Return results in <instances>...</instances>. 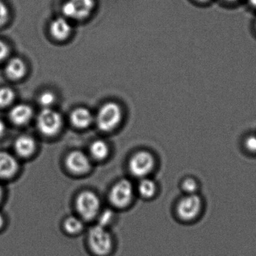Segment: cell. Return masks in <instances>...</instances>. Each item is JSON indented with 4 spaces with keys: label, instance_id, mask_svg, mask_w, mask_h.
<instances>
[{
    "label": "cell",
    "instance_id": "cell-1",
    "mask_svg": "<svg viewBox=\"0 0 256 256\" xmlns=\"http://www.w3.org/2000/svg\"><path fill=\"white\" fill-rule=\"evenodd\" d=\"M88 241L92 251L98 256H106L112 250V236L104 226L98 224L92 228L89 232Z\"/></svg>",
    "mask_w": 256,
    "mask_h": 256
},
{
    "label": "cell",
    "instance_id": "cell-2",
    "mask_svg": "<svg viewBox=\"0 0 256 256\" xmlns=\"http://www.w3.org/2000/svg\"><path fill=\"white\" fill-rule=\"evenodd\" d=\"M121 118L122 112L120 106L116 103H107L98 110L96 118L97 126L102 131H112L120 122Z\"/></svg>",
    "mask_w": 256,
    "mask_h": 256
},
{
    "label": "cell",
    "instance_id": "cell-3",
    "mask_svg": "<svg viewBox=\"0 0 256 256\" xmlns=\"http://www.w3.org/2000/svg\"><path fill=\"white\" fill-rule=\"evenodd\" d=\"M100 200L95 193L84 191L76 199V209L82 218L90 220L100 212Z\"/></svg>",
    "mask_w": 256,
    "mask_h": 256
},
{
    "label": "cell",
    "instance_id": "cell-4",
    "mask_svg": "<svg viewBox=\"0 0 256 256\" xmlns=\"http://www.w3.org/2000/svg\"><path fill=\"white\" fill-rule=\"evenodd\" d=\"M202 209V198L198 194H188L180 200L176 208L178 216L182 221H192Z\"/></svg>",
    "mask_w": 256,
    "mask_h": 256
},
{
    "label": "cell",
    "instance_id": "cell-5",
    "mask_svg": "<svg viewBox=\"0 0 256 256\" xmlns=\"http://www.w3.org/2000/svg\"><path fill=\"white\" fill-rule=\"evenodd\" d=\"M38 130L47 136L58 134L62 125L60 114L50 108H46L40 114L37 120Z\"/></svg>",
    "mask_w": 256,
    "mask_h": 256
},
{
    "label": "cell",
    "instance_id": "cell-6",
    "mask_svg": "<svg viewBox=\"0 0 256 256\" xmlns=\"http://www.w3.org/2000/svg\"><path fill=\"white\" fill-rule=\"evenodd\" d=\"M154 166L155 160L152 154L146 151H140L132 157L128 168L133 176L142 178L150 174Z\"/></svg>",
    "mask_w": 256,
    "mask_h": 256
},
{
    "label": "cell",
    "instance_id": "cell-7",
    "mask_svg": "<svg viewBox=\"0 0 256 256\" xmlns=\"http://www.w3.org/2000/svg\"><path fill=\"white\" fill-rule=\"evenodd\" d=\"M94 6V0H68L62 6V10L66 17L83 20L90 16Z\"/></svg>",
    "mask_w": 256,
    "mask_h": 256
},
{
    "label": "cell",
    "instance_id": "cell-8",
    "mask_svg": "<svg viewBox=\"0 0 256 256\" xmlns=\"http://www.w3.org/2000/svg\"><path fill=\"white\" fill-rule=\"evenodd\" d=\"M132 197L133 186L131 182L127 180H122L114 186L109 198L114 206L124 208L131 202Z\"/></svg>",
    "mask_w": 256,
    "mask_h": 256
},
{
    "label": "cell",
    "instance_id": "cell-9",
    "mask_svg": "<svg viewBox=\"0 0 256 256\" xmlns=\"http://www.w3.org/2000/svg\"><path fill=\"white\" fill-rule=\"evenodd\" d=\"M66 164L70 172L78 174L86 173L90 168L89 158L80 151L70 152L66 160Z\"/></svg>",
    "mask_w": 256,
    "mask_h": 256
},
{
    "label": "cell",
    "instance_id": "cell-10",
    "mask_svg": "<svg viewBox=\"0 0 256 256\" xmlns=\"http://www.w3.org/2000/svg\"><path fill=\"white\" fill-rule=\"evenodd\" d=\"M18 168L17 160L8 152H0V178L8 179L16 174Z\"/></svg>",
    "mask_w": 256,
    "mask_h": 256
},
{
    "label": "cell",
    "instance_id": "cell-11",
    "mask_svg": "<svg viewBox=\"0 0 256 256\" xmlns=\"http://www.w3.org/2000/svg\"><path fill=\"white\" fill-rule=\"evenodd\" d=\"M32 116V110L26 104H18L12 109L10 119L16 125H24L28 124Z\"/></svg>",
    "mask_w": 256,
    "mask_h": 256
},
{
    "label": "cell",
    "instance_id": "cell-12",
    "mask_svg": "<svg viewBox=\"0 0 256 256\" xmlns=\"http://www.w3.org/2000/svg\"><path fill=\"white\" fill-rule=\"evenodd\" d=\"M50 34L56 40H66L71 34L72 28L68 22L62 18H59L54 20L50 24Z\"/></svg>",
    "mask_w": 256,
    "mask_h": 256
},
{
    "label": "cell",
    "instance_id": "cell-13",
    "mask_svg": "<svg viewBox=\"0 0 256 256\" xmlns=\"http://www.w3.org/2000/svg\"><path fill=\"white\" fill-rule=\"evenodd\" d=\"M14 148L19 156L22 157H28L34 154L36 149V142L30 136H20L16 140Z\"/></svg>",
    "mask_w": 256,
    "mask_h": 256
},
{
    "label": "cell",
    "instance_id": "cell-14",
    "mask_svg": "<svg viewBox=\"0 0 256 256\" xmlns=\"http://www.w3.org/2000/svg\"><path fill=\"white\" fill-rule=\"evenodd\" d=\"M26 65L22 60L19 58L12 59L6 67L7 76L12 80H19L26 74Z\"/></svg>",
    "mask_w": 256,
    "mask_h": 256
},
{
    "label": "cell",
    "instance_id": "cell-15",
    "mask_svg": "<svg viewBox=\"0 0 256 256\" xmlns=\"http://www.w3.org/2000/svg\"><path fill=\"white\" fill-rule=\"evenodd\" d=\"M92 120V116L90 112L84 108L76 109L71 114L72 122L77 128H86L90 125Z\"/></svg>",
    "mask_w": 256,
    "mask_h": 256
},
{
    "label": "cell",
    "instance_id": "cell-16",
    "mask_svg": "<svg viewBox=\"0 0 256 256\" xmlns=\"http://www.w3.org/2000/svg\"><path fill=\"white\" fill-rule=\"evenodd\" d=\"M108 148L103 140H96L91 144L90 154L95 160H102L108 154Z\"/></svg>",
    "mask_w": 256,
    "mask_h": 256
},
{
    "label": "cell",
    "instance_id": "cell-17",
    "mask_svg": "<svg viewBox=\"0 0 256 256\" xmlns=\"http://www.w3.org/2000/svg\"><path fill=\"white\" fill-rule=\"evenodd\" d=\"M156 192V186L154 181L150 179L142 180L138 186V192L145 198H150L154 197Z\"/></svg>",
    "mask_w": 256,
    "mask_h": 256
},
{
    "label": "cell",
    "instance_id": "cell-18",
    "mask_svg": "<svg viewBox=\"0 0 256 256\" xmlns=\"http://www.w3.org/2000/svg\"><path fill=\"white\" fill-rule=\"evenodd\" d=\"M83 228L84 224L82 220L74 216L68 217L64 222V228L70 234L79 233Z\"/></svg>",
    "mask_w": 256,
    "mask_h": 256
},
{
    "label": "cell",
    "instance_id": "cell-19",
    "mask_svg": "<svg viewBox=\"0 0 256 256\" xmlns=\"http://www.w3.org/2000/svg\"><path fill=\"white\" fill-rule=\"evenodd\" d=\"M14 94L8 88H0V108H5L14 101Z\"/></svg>",
    "mask_w": 256,
    "mask_h": 256
},
{
    "label": "cell",
    "instance_id": "cell-20",
    "mask_svg": "<svg viewBox=\"0 0 256 256\" xmlns=\"http://www.w3.org/2000/svg\"><path fill=\"white\" fill-rule=\"evenodd\" d=\"M181 187H182V191L186 193L187 194H196V191L198 188V185L196 180L193 178H186L182 181Z\"/></svg>",
    "mask_w": 256,
    "mask_h": 256
},
{
    "label": "cell",
    "instance_id": "cell-21",
    "mask_svg": "<svg viewBox=\"0 0 256 256\" xmlns=\"http://www.w3.org/2000/svg\"><path fill=\"white\" fill-rule=\"evenodd\" d=\"M40 104L46 107V108H48L49 106H52L55 101V96L52 92H44L40 96Z\"/></svg>",
    "mask_w": 256,
    "mask_h": 256
},
{
    "label": "cell",
    "instance_id": "cell-22",
    "mask_svg": "<svg viewBox=\"0 0 256 256\" xmlns=\"http://www.w3.org/2000/svg\"><path fill=\"white\" fill-rule=\"evenodd\" d=\"M244 144H245L246 149L248 152H252V154H256V134H251V136H248V137L245 139Z\"/></svg>",
    "mask_w": 256,
    "mask_h": 256
},
{
    "label": "cell",
    "instance_id": "cell-23",
    "mask_svg": "<svg viewBox=\"0 0 256 256\" xmlns=\"http://www.w3.org/2000/svg\"><path fill=\"white\" fill-rule=\"evenodd\" d=\"M8 10L6 5L0 0V26L5 24L8 19Z\"/></svg>",
    "mask_w": 256,
    "mask_h": 256
},
{
    "label": "cell",
    "instance_id": "cell-24",
    "mask_svg": "<svg viewBox=\"0 0 256 256\" xmlns=\"http://www.w3.org/2000/svg\"><path fill=\"white\" fill-rule=\"evenodd\" d=\"M113 216L114 214L112 211L109 210L104 211V212L101 214V216H100V224H98L106 227L108 223L112 222V218H113Z\"/></svg>",
    "mask_w": 256,
    "mask_h": 256
},
{
    "label": "cell",
    "instance_id": "cell-25",
    "mask_svg": "<svg viewBox=\"0 0 256 256\" xmlns=\"http://www.w3.org/2000/svg\"><path fill=\"white\" fill-rule=\"evenodd\" d=\"M8 53H10V49L8 46L5 42L0 40V62H2L7 58Z\"/></svg>",
    "mask_w": 256,
    "mask_h": 256
},
{
    "label": "cell",
    "instance_id": "cell-26",
    "mask_svg": "<svg viewBox=\"0 0 256 256\" xmlns=\"http://www.w3.org/2000/svg\"><path fill=\"white\" fill-rule=\"evenodd\" d=\"M6 126L4 122L2 120H0V137L5 132Z\"/></svg>",
    "mask_w": 256,
    "mask_h": 256
},
{
    "label": "cell",
    "instance_id": "cell-27",
    "mask_svg": "<svg viewBox=\"0 0 256 256\" xmlns=\"http://www.w3.org/2000/svg\"><path fill=\"white\" fill-rule=\"evenodd\" d=\"M4 224V217H2V214H0V228L2 227Z\"/></svg>",
    "mask_w": 256,
    "mask_h": 256
},
{
    "label": "cell",
    "instance_id": "cell-28",
    "mask_svg": "<svg viewBox=\"0 0 256 256\" xmlns=\"http://www.w3.org/2000/svg\"><path fill=\"white\" fill-rule=\"evenodd\" d=\"M248 2L253 7L256 8V0H248Z\"/></svg>",
    "mask_w": 256,
    "mask_h": 256
},
{
    "label": "cell",
    "instance_id": "cell-29",
    "mask_svg": "<svg viewBox=\"0 0 256 256\" xmlns=\"http://www.w3.org/2000/svg\"><path fill=\"white\" fill-rule=\"evenodd\" d=\"M2 194H4V190H2V186H0V202L2 200Z\"/></svg>",
    "mask_w": 256,
    "mask_h": 256
},
{
    "label": "cell",
    "instance_id": "cell-30",
    "mask_svg": "<svg viewBox=\"0 0 256 256\" xmlns=\"http://www.w3.org/2000/svg\"><path fill=\"white\" fill-rule=\"evenodd\" d=\"M197 1H198V2H206L209 1V0H197Z\"/></svg>",
    "mask_w": 256,
    "mask_h": 256
},
{
    "label": "cell",
    "instance_id": "cell-31",
    "mask_svg": "<svg viewBox=\"0 0 256 256\" xmlns=\"http://www.w3.org/2000/svg\"><path fill=\"white\" fill-rule=\"evenodd\" d=\"M226 1H227V2H234L236 0H226Z\"/></svg>",
    "mask_w": 256,
    "mask_h": 256
},
{
    "label": "cell",
    "instance_id": "cell-32",
    "mask_svg": "<svg viewBox=\"0 0 256 256\" xmlns=\"http://www.w3.org/2000/svg\"></svg>",
    "mask_w": 256,
    "mask_h": 256
}]
</instances>
